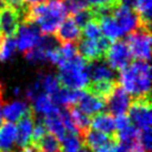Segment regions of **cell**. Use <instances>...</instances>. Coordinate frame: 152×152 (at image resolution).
<instances>
[{
	"mask_svg": "<svg viewBox=\"0 0 152 152\" xmlns=\"http://www.w3.org/2000/svg\"><path fill=\"white\" fill-rule=\"evenodd\" d=\"M67 16L68 11L62 1L48 0L43 4H26L21 21L38 25L42 34H53Z\"/></svg>",
	"mask_w": 152,
	"mask_h": 152,
	"instance_id": "cell-1",
	"label": "cell"
},
{
	"mask_svg": "<svg viewBox=\"0 0 152 152\" xmlns=\"http://www.w3.org/2000/svg\"><path fill=\"white\" fill-rule=\"evenodd\" d=\"M119 85L133 98L150 94L151 68L149 62L137 60L120 70Z\"/></svg>",
	"mask_w": 152,
	"mask_h": 152,
	"instance_id": "cell-2",
	"label": "cell"
},
{
	"mask_svg": "<svg viewBox=\"0 0 152 152\" xmlns=\"http://www.w3.org/2000/svg\"><path fill=\"white\" fill-rule=\"evenodd\" d=\"M58 80L62 88L83 90L89 83L88 62L77 53L59 66Z\"/></svg>",
	"mask_w": 152,
	"mask_h": 152,
	"instance_id": "cell-3",
	"label": "cell"
},
{
	"mask_svg": "<svg viewBox=\"0 0 152 152\" xmlns=\"http://www.w3.org/2000/svg\"><path fill=\"white\" fill-rule=\"evenodd\" d=\"M128 118L130 122L139 130L151 129L152 113H151V101L150 94L133 98L129 107Z\"/></svg>",
	"mask_w": 152,
	"mask_h": 152,
	"instance_id": "cell-4",
	"label": "cell"
},
{
	"mask_svg": "<svg viewBox=\"0 0 152 152\" xmlns=\"http://www.w3.org/2000/svg\"><path fill=\"white\" fill-rule=\"evenodd\" d=\"M127 45L132 57L138 60L149 62L151 56V32L148 29L139 28L130 32L127 38Z\"/></svg>",
	"mask_w": 152,
	"mask_h": 152,
	"instance_id": "cell-5",
	"label": "cell"
},
{
	"mask_svg": "<svg viewBox=\"0 0 152 152\" xmlns=\"http://www.w3.org/2000/svg\"><path fill=\"white\" fill-rule=\"evenodd\" d=\"M110 45H111V41L103 36L98 40L81 38L78 41L77 52H79L78 55L81 56L89 64L92 61L103 59Z\"/></svg>",
	"mask_w": 152,
	"mask_h": 152,
	"instance_id": "cell-6",
	"label": "cell"
},
{
	"mask_svg": "<svg viewBox=\"0 0 152 152\" xmlns=\"http://www.w3.org/2000/svg\"><path fill=\"white\" fill-rule=\"evenodd\" d=\"M104 57L107 59V64L117 71L128 67L132 59V55L127 42L120 40H117L115 42L110 45Z\"/></svg>",
	"mask_w": 152,
	"mask_h": 152,
	"instance_id": "cell-7",
	"label": "cell"
},
{
	"mask_svg": "<svg viewBox=\"0 0 152 152\" xmlns=\"http://www.w3.org/2000/svg\"><path fill=\"white\" fill-rule=\"evenodd\" d=\"M80 135L83 145H86L93 152H109L110 149L117 142L115 137L104 134L92 128H89L88 130L82 132Z\"/></svg>",
	"mask_w": 152,
	"mask_h": 152,
	"instance_id": "cell-8",
	"label": "cell"
},
{
	"mask_svg": "<svg viewBox=\"0 0 152 152\" xmlns=\"http://www.w3.org/2000/svg\"><path fill=\"white\" fill-rule=\"evenodd\" d=\"M22 11L9 4L0 9V34L4 37L16 36L21 22Z\"/></svg>",
	"mask_w": 152,
	"mask_h": 152,
	"instance_id": "cell-9",
	"label": "cell"
},
{
	"mask_svg": "<svg viewBox=\"0 0 152 152\" xmlns=\"http://www.w3.org/2000/svg\"><path fill=\"white\" fill-rule=\"evenodd\" d=\"M16 34L18 36L16 39L17 49L22 52H27L37 46L42 36L38 27L30 22H22V25L19 26Z\"/></svg>",
	"mask_w": 152,
	"mask_h": 152,
	"instance_id": "cell-10",
	"label": "cell"
},
{
	"mask_svg": "<svg viewBox=\"0 0 152 152\" xmlns=\"http://www.w3.org/2000/svg\"><path fill=\"white\" fill-rule=\"evenodd\" d=\"M131 99L122 87L119 85L114 87L112 92L109 94V97L106 99V106L110 114L112 115H120L126 114L130 107Z\"/></svg>",
	"mask_w": 152,
	"mask_h": 152,
	"instance_id": "cell-11",
	"label": "cell"
},
{
	"mask_svg": "<svg viewBox=\"0 0 152 152\" xmlns=\"http://www.w3.org/2000/svg\"><path fill=\"white\" fill-rule=\"evenodd\" d=\"M112 16L124 34H130L140 28L139 18L134 10L126 4H120L112 10Z\"/></svg>",
	"mask_w": 152,
	"mask_h": 152,
	"instance_id": "cell-12",
	"label": "cell"
},
{
	"mask_svg": "<svg viewBox=\"0 0 152 152\" xmlns=\"http://www.w3.org/2000/svg\"><path fill=\"white\" fill-rule=\"evenodd\" d=\"M56 39L60 43H75L81 39V29L71 16L60 23L56 31Z\"/></svg>",
	"mask_w": 152,
	"mask_h": 152,
	"instance_id": "cell-13",
	"label": "cell"
},
{
	"mask_svg": "<svg viewBox=\"0 0 152 152\" xmlns=\"http://www.w3.org/2000/svg\"><path fill=\"white\" fill-rule=\"evenodd\" d=\"M76 106H78V109L81 110L83 113L90 117L102 112L106 106V101L83 89V92Z\"/></svg>",
	"mask_w": 152,
	"mask_h": 152,
	"instance_id": "cell-14",
	"label": "cell"
},
{
	"mask_svg": "<svg viewBox=\"0 0 152 152\" xmlns=\"http://www.w3.org/2000/svg\"><path fill=\"white\" fill-rule=\"evenodd\" d=\"M88 76H89V82L115 80L114 70L107 62H103L102 59L89 62Z\"/></svg>",
	"mask_w": 152,
	"mask_h": 152,
	"instance_id": "cell-15",
	"label": "cell"
},
{
	"mask_svg": "<svg viewBox=\"0 0 152 152\" xmlns=\"http://www.w3.org/2000/svg\"><path fill=\"white\" fill-rule=\"evenodd\" d=\"M96 20L100 25L102 34L109 39L110 41L119 40L126 34L123 32V30L120 28V26L118 25V22L115 21V19L112 16V12L100 15V16L96 17Z\"/></svg>",
	"mask_w": 152,
	"mask_h": 152,
	"instance_id": "cell-16",
	"label": "cell"
},
{
	"mask_svg": "<svg viewBox=\"0 0 152 152\" xmlns=\"http://www.w3.org/2000/svg\"><path fill=\"white\" fill-rule=\"evenodd\" d=\"M34 112H30L18 121L17 127V142L20 148H26L31 143V135L34 124Z\"/></svg>",
	"mask_w": 152,
	"mask_h": 152,
	"instance_id": "cell-17",
	"label": "cell"
},
{
	"mask_svg": "<svg viewBox=\"0 0 152 152\" xmlns=\"http://www.w3.org/2000/svg\"><path fill=\"white\" fill-rule=\"evenodd\" d=\"M2 117L8 122H17L25 115L29 114L34 110L26 101H13L4 104Z\"/></svg>",
	"mask_w": 152,
	"mask_h": 152,
	"instance_id": "cell-18",
	"label": "cell"
},
{
	"mask_svg": "<svg viewBox=\"0 0 152 152\" xmlns=\"http://www.w3.org/2000/svg\"><path fill=\"white\" fill-rule=\"evenodd\" d=\"M17 142V127L13 122L0 126V152H12Z\"/></svg>",
	"mask_w": 152,
	"mask_h": 152,
	"instance_id": "cell-19",
	"label": "cell"
},
{
	"mask_svg": "<svg viewBox=\"0 0 152 152\" xmlns=\"http://www.w3.org/2000/svg\"><path fill=\"white\" fill-rule=\"evenodd\" d=\"M90 128L100 131L104 134L111 135V137H115V133H117L114 118L110 113L100 112V113L94 114L93 118L91 119Z\"/></svg>",
	"mask_w": 152,
	"mask_h": 152,
	"instance_id": "cell-20",
	"label": "cell"
},
{
	"mask_svg": "<svg viewBox=\"0 0 152 152\" xmlns=\"http://www.w3.org/2000/svg\"><path fill=\"white\" fill-rule=\"evenodd\" d=\"M32 102H34V107H31V108L34 110V112L42 115V118L59 112L60 108L53 102L50 96H48L46 93L38 94L32 100Z\"/></svg>",
	"mask_w": 152,
	"mask_h": 152,
	"instance_id": "cell-21",
	"label": "cell"
},
{
	"mask_svg": "<svg viewBox=\"0 0 152 152\" xmlns=\"http://www.w3.org/2000/svg\"><path fill=\"white\" fill-rule=\"evenodd\" d=\"M133 10L139 18L140 28L150 30L152 13V0H137L133 4Z\"/></svg>",
	"mask_w": 152,
	"mask_h": 152,
	"instance_id": "cell-22",
	"label": "cell"
},
{
	"mask_svg": "<svg viewBox=\"0 0 152 152\" xmlns=\"http://www.w3.org/2000/svg\"><path fill=\"white\" fill-rule=\"evenodd\" d=\"M36 85L38 86L41 93H46L48 96H52L60 89V83L58 77L52 73H40L37 78Z\"/></svg>",
	"mask_w": 152,
	"mask_h": 152,
	"instance_id": "cell-23",
	"label": "cell"
},
{
	"mask_svg": "<svg viewBox=\"0 0 152 152\" xmlns=\"http://www.w3.org/2000/svg\"><path fill=\"white\" fill-rule=\"evenodd\" d=\"M139 129L135 128L134 126L129 124L122 130L117 131L115 138L119 143L123 144L127 149L131 148L133 144L139 142Z\"/></svg>",
	"mask_w": 152,
	"mask_h": 152,
	"instance_id": "cell-24",
	"label": "cell"
},
{
	"mask_svg": "<svg viewBox=\"0 0 152 152\" xmlns=\"http://www.w3.org/2000/svg\"><path fill=\"white\" fill-rule=\"evenodd\" d=\"M69 113L72 119V122L75 124L76 129L78 130L79 134H81L82 132H85L86 130H88L91 124V118L83 113L81 110H79L76 106L69 107Z\"/></svg>",
	"mask_w": 152,
	"mask_h": 152,
	"instance_id": "cell-25",
	"label": "cell"
},
{
	"mask_svg": "<svg viewBox=\"0 0 152 152\" xmlns=\"http://www.w3.org/2000/svg\"><path fill=\"white\" fill-rule=\"evenodd\" d=\"M60 140H61V142H60L61 152H78L83 147L81 135L78 133L67 132L62 137V139Z\"/></svg>",
	"mask_w": 152,
	"mask_h": 152,
	"instance_id": "cell-26",
	"label": "cell"
},
{
	"mask_svg": "<svg viewBox=\"0 0 152 152\" xmlns=\"http://www.w3.org/2000/svg\"><path fill=\"white\" fill-rule=\"evenodd\" d=\"M42 120L43 123L46 124L47 130L50 131V133L55 134L58 139H62V137L67 133L66 127L64 126V123H62V121H61V119L59 117V112L56 114H52V115L43 117Z\"/></svg>",
	"mask_w": 152,
	"mask_h": 152,
	"instance_id": "cell-27",
	"label": "cell"
},
{
	"mask_svg": "<svg viewBox=\"0 0 152 152\" xmlns=\"http://www.w3.org/2000/svg\"><path fill=\"white\" fill-rule=\"evenodd\" d=\"M34 144L40 149L41 152H61L59 139L50 132H47Z\"/></svg>",
	"mask_w": 152,
	"mask_h": 152,
	"instance_id": "cell-28",
	"label": "cell"
},
{
	"mask_svg": "<svg viewBox=\"0 0 152 152\" xmlns=\"http://www.w3.org/2000/svg\"><path fill=\"white\" fill-rule=\"evenodd\" d=\"M17 51V42L13 37H6L0 47V62L8 61L12 58Z\"/></svg>",
	"mask_w": 152,
	"mask_h": 152,
	"instance_id": "cell-29",
	"label": "cell"
},
{
	"mask_svg": "<svg viewBox=\"0 0 152 152\" xmlns=\"http://www.w3.org/2000/svg\"><path fill=\"white\" fill-rule=\"evenodd\" d=\"M50 50H47L46 48L37 45L36 47H34L32 49H30L29 51L25 52L26 53V59L28 60V62L32 64H43L48 61L47 59V55Z\"/></svg>",
	"mask_w": 152,
	"mask_h": 152,
	"instance_id": "cell-30",
	"label": "cell"
},
{
	"mask_svg": "<svg viewBox=\"0 0 152 152\" xmlns=\"http://www.w3.org/2000/svg\"><path fill=\"white\" fill-rule=\"evenodd\" d=\"M83 29V36L87 39H91V40H98L103 36L100 28L99 22L93 19L91 21H89L87 25H85V27L82 28Z\"/></svg>",
	"mask_w": 152,
	"mask_h": 152,
	"instance_id": "cell-31",
	"label": "cell"
},
{
	"mask_svg": "<svg viewBox=\"0 0 152 152\" xmlns=\"http://www.w3.org/2000/svg\"><path fill=\"white\" fill-rule=\"evenodd\" d=\"M71 17L73 18V20L78 25V27L80 29H82L85 27V25H87L89 21L94 19V12H93V9L91 7H88V8L79 11V12L72 15Z\"/></svg>",
	"mask_w": 152,
	"mask_h": 152,
	"instance_id": "cell-32",
	"label": "cell"
},
{
	"mask_svg": "<svg viewBox=\"0 0 152 152\" xmlns=\"http://www.w3.org/2000/svg\"><path fill=\"white\" fill-rule=\"evenodd\" d=\"M64 4L66 6L68 13H70V15H75V13L79 12L89 7L87 0H66Z\"/></svg>",
	"mask_w": 152,
	"mask_h": 152,
	"instance_id": "cell-33",
	"label": "cell"
},
{
	"mask_svg": "<svg viewBox=\"0 0 152 152\" xmlns=\"http://www.w3.org/2000/svg\"><path fill=\"white\" fill-rule=\"evenodd\" d=\"M89 6L93 9H114L121 4L120 0H87Z\"/></svg>",
	"mask_w": 152,
	"mask_h": 152,
	"instance_id": "cell-34",
	"label": "cell"
},
{
	"mask_svg": "<svg viewBox=\"0 0 152 152\" xmlns=\"http://www.w3.org/2000/svg\"><path fill=\"white\" fill-rule=\"evenodd\" d=\"M139 142L147 152L151 150V145H152L151 129H145V130L139 131Z\"/></svg>",
	"mask_w": 152,
	"mask_h": 152,
	"instance_id": "cell-35",
	"label": "cell"
},
{
	"mask_svg": "<svg viewBox=\"0 0 152 152\" xmlns=\"http://www.w3.org/2000/svg\"><path fill=\"white\" fill-rule=\"evenodd\" d=\"M114 123H115V129L117 131L122 130L126 127H128L130 124V120L128 118V115L126 114H120V115H117V118L114 119Z\"/></svg>",
	"mask_w": 152,
	"mask_h": 152,
	"instance_id": "cell-36",
	"label": "cell"
},
{
	"mask_svg": "<svg viewBox=\"0 0 152 152\" xmlns=\"http://www.w3.org/2000/svg\"><path fill=\"white\" fill-rule=\"evenodd\" d=\"M6 4L9 6H12L15 8L19 9V10H23V8L26 7V2L23 0H4Z\"/></svg>",
	"mask_w": 152,
	"mask_h": 152,
	"instance_id": "cell-37",
	"label": "cell"
},
{
	"mask_svg": "<svg viewBox=\"0 0 152 152\" xmlns=\"http://www.w3.org/2000/svg\"><path fill=\"white\" fill-rule=\"evenodd\" d=\"M109 152H128V149L123 144L119 143L118 141L113 144V147L110 149Z\"/></svg>",
	"mask_w": 152,
	"mask_h": 152,
	"instance_id": "cell-38",
	"label": "cell"
},
{
	"mask_svg": "<svg viewBox=\"0 0 152 152\" xmlns=\"http://www.w3.org/2000/svg\"><path fill=\"white\" fill-rule=\"evenodd\" d=\"M23 1L28 4H43V2H47L48 0H23Z\"/></svg>",
	"mask_w": 152,
	"mask_h": 152,
	"instance_id": "cell-39",
	"label": "cell"
},
{
	"mask_svg": "<svg viewBox=\"0 0 152 152\" xmlns=\"http://www.w3.org/2000/svg\"><path fill=\"white\" fill-rule=\"evenodd\" d=\"M120 1H121V4H126V6H128V7H131V8H132L137 0H120Z\"/></svg>",
	"mask_w": 152,
	"mask_h": 152,
	"instance_id": "cell-40",
	"label": "cell"
},
{
	"mask_svg": "<svg viewBox=\"0 0 152 152\" xmlns=\"http://www.w3.org/2000/svg\"><path fill=\"white\" fill-rule=\"evenodd\" d=\"M2 120H4V117H2V101H0V126L2 124Z\"/></svg>",
	"mask_w": 152,
	"mask_h": 152,
	"instance_id": "cell-41",
	"label": "cell"
},
{
	"mask_svg": "<svg viewBox=\"0 0 152 152\" xmlns=\"http://www.w3.org/2000/svg\"><path fill=\"white\" fill-rule=\"evenodd\" d=\"M78 152H93V151H91V150H90V149H88L87 147H82V148H81Z\"/></svg>",
	"mask_w": 152,
	"mask_h": 152,
	"instance_id": "cell-42",
	"label": "cell"
},
{
	"mask_svg": "<svg viewBox=\"0 0 152 152\" xmlns=\"http://www.w3.org/2000/svg\"><path fill=\"white\" fill-rule=\"evenodd\" d=\"M13 93H15V96H19V94H20V89L15 88V90H13Z\"/></svg>",
	"mask_w": 152,
	"mask_h": 152,
	"instance_id": "cell-43",
	"label": "cell"
},
{
	"mask_svg": "<svg viewBox=\"0 0 152 152\" xmlns=\"http://www.w3.org/2000/svg\"><path fill=\"white\" fill-rule=\"evenodd\" d=\"M4 37L0 34V47H1V45H2V42H4Z\"/></svg>",
	"mask_w": 152,
	"mask_h": 152,
	"instance_id": "cell-44",
	"label": "cell"
},
{
	"mask_svg": "<svg viewBox=\"0 0 152 152\" xmlns=\"http://www.w3.org/2000/svg\"><path fill=\"white\" fill-rule=\"evenodd\" d=\"M12 152H23V151H19V150H17V151H12Z\"/></svg>",
	"mask_w": 152,
	"mask_h": 152,
	"instance_id": "cell-45",
	"label": "cell"
},
{
	"mask_svg": "<svg viewBox=\"0 0 152 152\" xmlns=\"http://www.w3.org/2000/svg\"><path fill=\"white\" fill-rule=\"evenodd\" d=\"M148 152H150V151H148Z\"/></svg>",
	"mask_w": 152,
	"mask_h": 152,
	"instance_id": "cell-46",
	"label": "cell"
}]
</instances>
